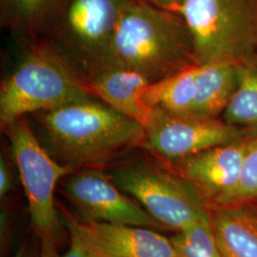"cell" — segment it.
Returning a JSON list of instances; mask_svg holds the SVG:
<instances>
[{"label":"cell","mask_w":257,"mask_h":257,"mask_svg":"<svg viewBox=\"0 0 257 257\" xmlns=\"http://www.w3.org/2000/svg\"><path fill=\"white\" fill-rule=\"evenodd\" d=\"M257 133L211 148L169 166L212 207L238 182L248 149Z\"/></svg>","instance_id":"obj_11"},{"label":"cell","mask_w":257,"mask_h":257,"mask_svg":"<svg viewBox=\"0 0 257 257\" xmlns=\"http://www.w3.org/2000/svg\"><path fill=\"white\" fill-rule=\"evenodd\" d=\"M211 227L223 257H257V217L240 206L212 207Z\"/></svg>","instance_id":"obj_13"},{"label":"cell","mask_w":257,"mask_h":257,"mask_svg":"<svg viewBox=\"0 0 257 257\" xmlns=\"http://www.w3.org/2000/svg\"><path fill=\"white\" fill-rule=\"evenodd\" d=\"M144 130L142 150L166 165L257 133L218 117L160 107L152 108Z\"/></svg>","instance_id":"obj_8"},{"label":"cell","mask_w":257,"mask_h":257,"mask_svg":"<svg viewBox=\"0 0 257 257\" xmlns=\"http://www.w3.org/2000/svg\"><path fill=\"white\" fill-rule=\"evenodd\" d=\"M196 65L193 37L183 18L135 0L114 31L105 67L137 72L154 84Z\"/></svg>","instance_id":"obj_2"},{"label":"cell","mask_w":257,"mask_h":257,"mask_svg":"<svg viewBox=\"0 0 257 257\" xmlns=\"http://www.w3.org/2000/svg\"><path fill=\"white\" fill-rule=\"evenodd\" d=\"M63 218L90 257H177L171 239L150 228L74 215Z\"/></svg>","instance_id":"obj_10"},{"label":"cell","mask_w":257,"mask_h":257,"mask_svg":"<svg viewBox=\"0 0 257 257\" xmlns=\"http://www.w3.org/2000/svg\"><path fill=\"white\" fill-rule=\"evenodd\" d=\"M238 83V63L197 65L195 97L191 112L218 117L230 103Z\"/></svg>","instance_id":"obj_14"},{"label":"cell","mask_w":257,"mask_h":257,"mask_svg":"<svg viewBox=\"0 0 257 257\" xmlns=\"http://www.w3.org/2000/svg\"><path fill=\"white\" fill-rule=\"evenodd\" d=\"M83 84L92 96L144 127L152 108L143 100L151 85L143 75L123 68L104 67Z\"/></svg>","instance_id":"obj_12"},{"label":"cell","mask_w":257,"mask_h":257,"mask_svg":"<svg viewBox=\"0 0 257 257\" xmlns=\"http://www.w3.org/2000/svg\"><path fill=\"white\" fill-rule=\"evenodd\" d=\"M170 239L177 257H223L210 216L176 231V234Z\"/></svg>","instance_id":"obj_18"},{"label":"cell","mask_w":257,"mask_h":257,"mask_svg":"<svg viewBox=\"0 0 257 257\" xmlns=\"http://www.w3.org/2000/svg\"><path fill=\"white\" fill-rule=\"evenodd\" d=\"M125 156L106 173L161 227L180 231L210 216L206 201L193 185L154 156Z\"/></svg>","instance_id":"obj_4"},{"label":"cell","mask_w":257,"mask_h":257,"mask_svg":"<svg viewBox=\"0 0 257 257\" xmlns=\"http://www.w3.org/2000/svg\"><path fill=\"white\" fill-rule=\"evenodd\" d=\"M94 97L72 70L46 48L32 43L0 86L1 128L31 113Z\"/></svg>","instance_id":"obj_5"},{"label":"cell","mask_w":257,"mask_h":257,"mask_svg":"<svg viewBox=\"0 0 257 257\" xmlns=\"http://www.w3.org/2000/svg\"><path fill=\"white\" fill-rule=\"evenodd\" d=\"M175 12L191 32L197 65L241 63L257 52V0H184Z\"/></svg>","instance_id":"obj_6"},{"label":"cell","mask_w":257,"mask_h":257,"mask_svg":"<svg viewBox=\"0 0 257 257\" xmlns=\"http://www.w3.org/2000/svg\"><path fill=\"white\" fill-rule=\"evenodd\" d=\"M70 234V247L63 255L60 257H90L87 251L83 248L79 240L72 231H69Z\"/></svg>","instance_id":"obj_21"},{"label":"cell","mask_w":257,"mask_h":257,"mask_svg":"<svg viewBox=\"0 0 257 257\" xmlns=\"http://www.w3.org/2000/svg\"><path fill=\"white\" fill-rule=\"evenodd\" d=\"M14 257H34L33 254L31 253L30 249H28L27 248H19L18 250V252L14 255Z\"/></svg>","instance_id":"obj_24"},{"label":"cell","mask_w":257,"mask_h":257,"mask_svg":"<svg viewBox=\"0 0 257 257\" xmlns=\"http://www.w3.org/2000/svg\"><path fill=\"white\" fill-rule=\"evenodd\" d=\"M64 192L84 218L150 229L161 227L111 181L104 169L82 168L74 171L66 176Z\"/></svg>","instance_id":"obj_9"},{"label":"cell","mask_w":257,"mask_h":257,"mask_svg":"<svg viewBox=\"0 0 257 257\" xmlns=\"http://www.w3.org/2000/svg\"><path fill=\"white\" fill-rule=\"evenodd\" d=\"M13 175L10 169L6 156L1 153L0 156V196L5 197L13 190Z\"/></svg>","instance_id":"obj_20"},{"label":"cell","mask_w":257,"mask_h":257,"mask_svg":"<svg viewBox=\"0 0 257 257\" xmlns=\"http://www.w3.org/2000/svg\"><path fill=\"white\" fill-rule=\"evenodd\" d=\"M2 130L9 139L33 226L39 236L48 235L55 240L61 231L55 205V189L73 171L50 156L25 117L11 122Z\"/></svg>","instance_id":"obj_7"},{"label":"cell","mask_w":257,"mask_h":257,"mask_svg":"<svg viewBox=\"0 0 257 257\" xmlns=\"http://www.w3.org/2000/svg\"><path fill=\"white\" fill-rule=\"evenodd\" d=\"M257 198V135L253 138L251 145L241 172L238 182L235 187L222 197L220 201L213 207H231L240 206Z\"/></svg>","instance_id":"obj_19"},{"label":"cell","mask_w":257,"mask_h":257,"mask_svg":"<svg viewBox=\"0 0 257 257\" xmlns=\"http://www.w3.org/2000/svg\"><path fill=\"white\" fill-rule=\"evenodd\" d=\"M197 65L160 82L151 84L143 100L150 108L160 107L177 112H191L195 97Z\"/></svg>","instance_id":"obj_16"},{"label":"cell","mask_w":257,"mask_h":257,"mask_svg":"<svg viewBox=\"0 0 257 257\" xmlns=\"http://www.w3.org/2000/svg\"><path fill=\"white\" fill-rule=\"evenodd\" d=\"M135 0H50L34 43L57 56L84 82L106 66L110 41Z\"/></svg>","instance_id":"obj_3"},{"label":"cell","mask_w":257,"mask_h":257,"mask_svg":"<svg viewBox=\"0 0 257 257\" xmlns=\"http://www.w3.org/2000/svg\"><path fill=\"white\" fill-rule=\"evenodd\" d=\"M238 65V86L222 113L223 119L257 131V52Z\"/></svg>","instance_id":"obj_15"},{"label":"cell","mask_w":257,"mask_h":257,"mask_svg":"<svg viewBox=\"0 0 257 257\" xmlns=\"http://www.w3.org/2000/svg\"><path fill=\"white\" fill-rule=\"evenodd\" d=\"M50 0H0V21L19 38L34 43Z\"/></svg>","instance_id":"obj_17"},{"label":"cell","mask_w":257,"mask_h":257,"mask_svg":"<svg viewBox=\"0 0 257 257\" xmlns=\"http://www.w3.org/2000/svg\"><path fill=\"white\" fill-rule=\"evenodd\" d=\"M149 4H152L161 9L170 10L175 12L182 4L184 0H143Z\"/></svg>","instance_id":"obj_23"},{"label":"cell","mask_w":257,"mask_h":257,"mask_svg":"<svg viewBox=\"0 0 257 257\" xmlns=\"http://www.w3.org/2000/svg\"><path fill=\"white\" fill-rule=\"evenodd\" d=\"M40 239L41 247L39 257H58L55 250V239L48 235L40 236Z\"/></svg>","instance_id":"obj_22"},{"label":"cell","mask_w":257,"mask_h":257,"mask_svg":"<svg viewBox=\"0 0 257 257\" xmlns=\"http://www.w3.org/2000/svg\"><path fill=\"white\" fill-rule=\"evenodd\" d=\"M42 146L73 172L116 162L142 149L143 125L95 97L25 116Z\"/></svg>","instance_id":"obj_1"}]
</instances>
